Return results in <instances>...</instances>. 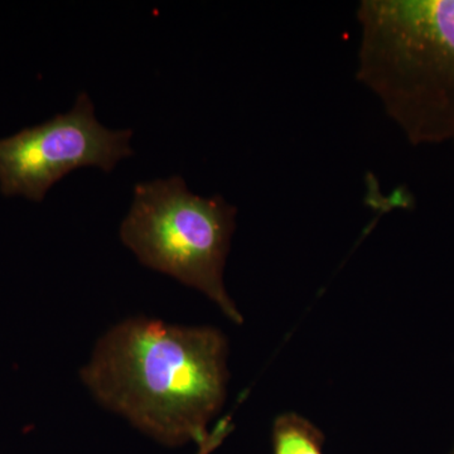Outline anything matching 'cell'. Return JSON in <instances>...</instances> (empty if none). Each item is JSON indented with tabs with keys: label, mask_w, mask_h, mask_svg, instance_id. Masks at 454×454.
Returning a JSON list of instances; mask_svg holds the SVG:
<instances>
[{
	"label": "cell",
	"mask_w": 454,
	"mask_h": 454,
	"mask_svg": "<svg viewBox=\"0 0 454 454\" xmlns=\"http://www.w3.org/2000/svg\"><path fill=\"white\" fill-rule=\"evenodd\" d=\"M227 354L225 336L215 328L139 317L98 340L82 378L101 405L160 443L201 447L225 403Z\"/></svg>",
	"instance_id": "6da1fadb"
},
{
	"label": "cell",
	"mask_w": 454,
	"mask_h": 454,
	"mask_svg": "<svg viewBox=\"0 0 454 454\" xmlns=\"http://www.w3.org/2000/svg\"><path fill=\"white\" fill-rule=\"evenodd\" d=\"M357 79L414 145L454 140V0H364Z\"/></svg>",
	"instance_id": "7a4b0ae2"
},
{
	"label": "cell",
	"mask_w": 454,
	"mask_h": 454,
	"mask_svg": "<svg viewBox=\"0 0 454 454\" xmlns=\"http://www.w3.org/2000/svg\"><path fill=\"white\" fill-rule=\"evenodd\" d=\"M236 212L223 197L191 192L179 176L142 182L121 238L145 267L202 292L230 321L243 324L223 284Z\"/></svg>",
	"instance_id": "3957f363"
},
{
	"label": "cell",
	"mask_w": 454,
	"mask_h": 454,
	"mask_svg": "<svg viewBox=\"0 0 454 454\" xmlns=\"http://www.w3.org/2000/svg\"><path fill=\"white\" fill-rule=\"evenodd\" d=\"M133 131L112 130L98 122L95 107L82 92L70 112L0 139V191L42 201L51 187L82 167L110 172L134 154Z\"/></svg>",
	"instance_id": "277c9868"
},
{
	"label": "cell",
	"mask_w": 454,
	"mask_h": 454,
	"mask_svg": "<svg viewBox=\"0 0 454 454\" xmlns=\"http://www.w3.org/2000/svg\"><path fill=\"white\" fill-rule=\"evenodd\" d=\"M321 430L300 415H280L273 426V454H325Z\"/></svg>",
	"instance_id": "5b68a950"
},
{
	"label": "cell",
	"mask_w": 454,
	"mask_h": 454,
	"mask_svg": "<svg viewBox=\"0 0 454 454\" xmlns=\"http://www.w3.org/2000/svg\"><path fill=\"white\" fill-rule=\"evenodd\" d=\"M217 443V441H215V439H212V441L207 442V443L203 444V446L200 447L201 448V452L200 454H206L210 452L212 450V448L215 447V444Z\"/></svg>",
	"instance_id": "8992f818"
},
{
	"label": "cell",
	"mask_w": 454,
	"mask_h": 454,
	"mask_svg": "<svg viewBox=\"0 0 454 454\" xmlns=\"http://www.w3.org/2000/svg\"><path fill=\"white\" fill-rule=\"evenodd\" d=\"M450 454H454V448H453V450H452V452H450Z\"/></svg>",
	"instance_id": "52a82bcc"
}]
</instances>
